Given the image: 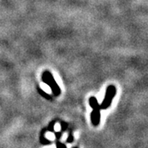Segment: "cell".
Listing matches in <instances>:
<instances>
[{"label": "cell", "mask_w": 148, "mask_h": 148, "mask_svg": "<svg viewBox=\"0 0 148 148\" xmlns=\"http://www.w3.org/2000/svg\"><path fill=\"white\" fill-rule=\"evenodd\" d=\"M89 105L92 109V112L90 113V122L93 126L97 127L101 123V106L98 103L97 99L95 96H91L89 99Z\"/></svg>", "instance_id": "obj_1"}, {"label": "cell", "mask_w": 148, "mask_h": 148, "mask_svg": "<svg viewBox=\"0 0 148 148\" xmlns=\"http://www.w3.org/2000/svg\"><path fill=\"white\" fill-rule=\"evenodd\" d=\"M42 81L50 87V89L52 90V93L54 96L58 97L61 95V89H60L58 83L56 82L52 73L49 71H48V70L44 71L42 74Z\"/></svg>", "instance_id": "obj_2"}, {"label": "cell", "mask_w": 148, "mask_h": 148, "mask_svg": "<svg viewBox=\"0 0 148 148\" xmlns=\"http://www.w3.org/2000/svg\"><path fill=\"white\" fill-rule=\"evenodd\" d=\"M116 87L114 85L108 86V87L106 89L105 97H104L103 101L101 102V104L100 105L101 110H106V109H108L111 106L112 101L114 100V96L116 95Z\"/></svg>", "instance_id": "obj_3"}, {"label": "cell", "mask_w": 148, "mask_h": 148, "mask_svg": "<svg viewBox=\"0 0 148 148\" xmlns=\"http://www.w3.org/2000/svg\"><path fill=\"white\" fill-rule=\"evenodd\" d=\"M46 131H47V128L45 127L44 129H42V131L40 132V143L43 144V145H49V144L51 143V142H50L49 140H48L47 138H45V136Z\"/></svg>", "instance_id": "obj_4"}, {"label": "cell", "mask_w": 148, "mask_h": 148, "mask_svg": "<svg viewBox=\"0 0 148 148\" xmlns=\"http://www.w3.org/2000/svg\"><path fill=\"white\" fill-rule=\"evenodd\" d=\"M37 90H38V93L40 94V95H41V96H43L45 99H46V100H49V101H51L52 100V97L50 96V95H49L48 93H46V92H45L44 90L41 89V88H37Z\"/></svg>", "instance_id": "obj_5"}, {"label": "cell", "mask_w": 148, "mask_h": 148, "mask_svg": "<svg viewBox=\"0 0 148 148\" xmlns=\"http://www.w3.org/2000/svg\"><path fill=\"white\" fill-rule=\"evenodd\" d=\"M56 123V120H53V121H51L49 123V126H48L46 128H47V131H49V132H54V124Z\"/></svg>", "instance_id": "obj_6"}, {"label": "cell", "mask_w": 148, "mask_h": 148, "mask_svg": "<svg viewBox=\"0 0 148 148\" xmlns=\"http://www.w3.org/2000/svg\"><path fill=\"white\" fill-rule=\"evenodd\" d=\"M60 125H61V131L62 132H64L65 131L67 128H68V123H66V122H64V121H61L60 122Z\"/></svg>", "instance_id": "obj_7"}, {"label": "cell", "mask_w": 148, "mask_h": 148, "mask_svg": "<svg viewBox=\"0 0 148 148\" xmlns=\"http://www.w3.org/2000/svg\"><path fill=\"white\" fill-rule=\"evenodd\" d=\"M74 141V137L73 135V133L72 132H70L69 135V137H68V139H67V143H73Z\"/></svg>", "instance_id": "obj_8"}, {"label": "cell", "mask_w": 148, "mask_h": 148, "mask_svg": "<svg viewBox=\"0 0 148 148\" xmlns=\"http://www.w3.org/2000/svg\"><path fill=\"white\" fill-rule=\"evenodd\" d=\"M56 147L57 148H67L66 145L63 143H60L59 141H57L56 143Z\"/></svg>", "instance_id": "obj_9"}, {"label": "cell", "mask_w": 148, "mask_h": 148, "mask_svg": "<svg viewBox=\"0 0 148 148\" xmlns=\"http://www.w3.org/2000/svg\"><path fill=\"white\" fill-rule=\"evenodd\" d=\"M73 148H78V147H73Z\"/></svg>", "instance_id": "obj_10"}]
</instances>
